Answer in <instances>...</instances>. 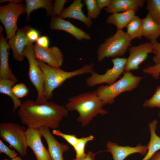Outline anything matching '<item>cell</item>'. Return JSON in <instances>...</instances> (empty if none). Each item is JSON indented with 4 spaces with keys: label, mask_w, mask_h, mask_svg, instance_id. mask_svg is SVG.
<instances>
[{
    "label": "cell",
    "mask_w": 160,
    "mask_h": 160,
    "mask_svg": "<svg viewBox=\"0 0 160 160\" xmlns=\"http://www.w3.org/2000/svg\"><path fill=\"white\" fill-rule=\"evenodd\" d=\"M31 27L26 26L18 29L15 35L8 42L12 49L13 58L16 60L21 62L23 60L25 56L24 49L27 46L33 44L28 38L26 33Z\"/></svg>",
    "instance_id": "cell-13"
},
{
    "label": "cell",
    "mask_w": 160,
    "mask_h": 160,
    "mask_svg": "<svg viewBox=\"0 0 160 160\" xmlns=\"http://www.w3.org/2000/svg\"><path fill=\"white\" fill-rule=\"evenodd\" d=\"M39 129L47 143L52 160H64L63 154L69 150V146L58 142L51 132L49 128L43 126Z\"/></svg>",
    "instance_id": "cell-14"
},
{
    "label": "cell",
    "mask_w": 160,
    "mask_h": 160,
    "mask_svg": "<svg viewBox=\"0 0 160 160\" xmlns=\"http://www.w3.org/2000/svg\"><path fill=\"white\" fill-rule=\"evenodd\" d=\"M0 153H3L11 159L17 157V153L14 150L10 149L2 141L0 140Z\"/></svg>",
    "instance_id": "cell-35"
},
{
    "label": "cell",
    "mask_w": 160,
    "mask_h": 160,
    "mask_svg": "<svg viewBox=\"0 0 160 160\" xmlns=\"http://www.w3.org/2000/svg\"><path fill=\"white\" fill-rule=\"evenodd\" d=\"M36 44L44 48H48L49 44L48 38L46 36H40L36 41Z\"/></svg>",
    "instance_id": "cell-37"
},
{
    "label": "cell",
    "mask_w": 160,
    "mask_h": 160,
    "mask_svg": "<svg viewBox=\"0 0 160 160\" xmlns=\"http://www.w3.org/2000/svg\"><path fill=\"white\" fill-rule=\"evenodd\" d=\"M26 143L33 151L36 160H52L48 150L41 141L42 135L39 129L27 128L25 131Z\"/></svg>",
    "instance_id": "cell-12"
},
{
    "label": "cell",
    "mask_w": 160,
    "mask_h": 160,
    "mask_svg": "<svg viewBox=\"0 0 160 160\" xmlns=\"http://www.w3.org/2000/svg\"><path fill=\"white\" fill-rule=\"evenodd\" d=\"M50 27L52 30L64 31L73 36L79 41L82 39L89 40L91 39L89 35L85 31L76 27L69 21L57 16L52 18Z\"/></svg>",
    "instance_id": "cell-16"
},
{
    "label": "cell",
    "mask_w": 160,
    "mask_h": 160,
    "mask_svg": "<svg viewBox=\"0 0 160 160\" xmlns=\"http://www.w3.org/2000/svg\"><path fill=\"white\" fill-rule=\"evenodd\" d=\"M100 151L96 153H94L91 151H88L87 153L85 156L83 158L79 159L77 160L75 158L72 160H95V156L97 154L99 153Z\"/></svg>",
    "instance_id": "cell-38"
},
{
    "label": "cell",
    "mask_w": 160,
    "mask_h": 160,
    "mask_svg": "<svg viewBox=\"0 0 160 160\" xmlns=\"http://www.w3.org/2000/svg\"><path fill=\"white\" fill-rule=\"evenodd\" d=\"M25 128L18 124L2 122L0 124V137L15 149L22 157L27 154Z\"/></svg>",
    "instance_id": "cell-6"
},
{
    "label": "cell",
    "mask_w": 160,
    "mask_h": 160,
    "mask_svg": "<svg viewBox=\"0 0 160 160\" xmlns=\"http://www.w3.org/2000/svg\"><path fill=\"white\" fill-rule=\"evenodd\" d=\"M149 160H160V150L155 153Z\"/></svg>",
    "instance_id": "cell-40"
},
{
    "label": "cell",
    "mask_w": 160,
    "mask_h": 160,
    "mask_svg": "<svg viewBox=\"0 0 160 160\" xmlns=\"http://www.w3.org/2000/svg\"><path fill=\"white\" fill-rule=\"evenodd\" d=\"M158 115L159 117L160 118V110L159 111L158 113Z\"/></svg>",
    "instance_id": "cell-43"
},
{
    "label": "cell",
    "mask_w": 160,
    "mask_h": 160,
    "mask_svg": "<svg viewBox=\"0 0 160 160\" xmlns=\"http://www.w3.org/2000/svg\"><path fill=\"white\" fill-rule=\"evenodd\" d=\"M37 61L43 73L44 95L47 101L52 97L54 90L68 79L76 76L91 73L94 71V64L93 63L84 65L77 70L67 71L60 68L53 67L42 62Z\"/></svg>",
    "instance_id": "cell-3"
},
{
    "label": "cell",
    "mask_w": 160,
    "mask_h": 160,
    "mask_svg": "<svg viewBox=\"0 0 160 160\" xmlns=\"http://www.w3.org/2000/svg\"><path fill=\"white\" fill-rule=\"evenodd\" d=\"M153 47L154 55L152 59L154 64L160 63V43L157 40L151 41Z\"/></svg>",
    "instance_id": "cell-34"
},
{
    "label": "cell",
    "mask_w": 160,
    "mask_h": 160,
    "mask_svg": "<svg viewBox=\"0 0 160 160\" xmlns=\"http://www.w3.org/2000/svg\"><path fill=\"white\" fill-rule=\"evenodd\" d=\"M111 0H96V1L99 9L101 10L104 7H108L110 4Z\"/></svg>",
    "instance_id": "cell-39"
},
{
    "label": "cell",
    "mask_w": 160,
    "mask_h": 160,
    "mask_svg": "<svg viewBox=\"0 0 160 160\" xmlns=\"http://www.w3.org/2000/svg\"><path fill=\"white\" fill-rule=\"evenodd\" d=\"M126 28V33L131 40L135 38L141 39L143 36L142 19L138 16H135Z\"/></svg>",
    "instance_id": "cell-25"
},
{
    "label": "cell",
    "mask_w": 160,
    "mask_h": 160,
    "mask_svg": "<svg viewBox=\"0 0 160 160\" xmlns=\"http://www.w3.org/2000/svg\"><path fill=\"white\" fill-rule=\"evenodd\" d=\"M136 12L129 10L119 13H116L108 16L106 21L107 24L115 25L117 30H122L135 17Z\"/></svg>",
    "instance_id": "cell-22"
},
{
    "label": "cell",
    "mask_w": 160,
    "mask_h": 160,
    "mask_svg": "<svg viewBox=\"0 0 160 160\" xmlns=\"http://www.w3.org/2000/svg\"><path fill=\"white\" fill-rule=\"evenodd\" d=\"M127 59L117 57L112 58L113 67L107 69L105 73L99 74L93 71L86 79V83L88 87L105 83L108 85L113 84L122 73L124 70Z\"/></svg>",
    "instance_id": "cell-9"
},
{
    "label": "cell",
    "mask_w": 160,
    "mask_h": 160,
    "mask_svg": "<svg viewBox=\"0 0 160 160\" xmlns=\"http://www.w3.org/2000/svg\"><path fill=\"white\" fill-rule=\"evenodd\" d=\"M12 90L15 95L19 99L26 96L29 92L28 88L22 83L15 84L13 86Z\"/></svg>",
    "instance_id": "cell-31"
},
{
    "label": "cell",
    "mask_w": 160,
    "mask_h": 160,
    "mask_svg": "<svg viewBox=\"0 0 160 160\" xmlns=\"http://www.w3.org/2000/svg\"><path fill=\"white\" fill-rule=\"evenodd\" d=\"M142 106L145 107H157L160 109V85L157 87L152 97L144 101Z\"/></svg>",
    "instance_id": "cell-29"
},
{
    "label": "cell",
    "mask_w": 160,
    "mask_h": 160,
    "mask_svg": "<svg viewBox=\"0 0 160 160\" xmlns=\"http://www.w3.org/2000/svg\"><path fill=\"white\" fill-rule=\"evenodd\" d=\"M68 100L65 106L66 109L68 112L75 111L78 113L77 121L82 127L87 126L97 115L104 116L108 113L103 108L105 105L96 90L71 97Z\"/></svg>",
    "instance_id": "cell-2"
},
{
    "label": "cell",
    "mask_w": 160,
    "mask_h": 160,
    "mask_svg": "<svg viewBox=\"0 0 160 160\" xmlns=\"http://www.w3.org/2000/svg\"><path fill=\"white\" fill-rule=\"evenodd\" d=\"M143 36L150 41L157 40L160 36V25L154 21L148 13L142 19Z\"/></svg>",
    "instance_id": "cell-21"
},
{
    "label": "cell",
    "mask_w": 160,
    "mask_h": 160,
    "mask_svg": "<svg viewBox=\"0 0 160 160\" xmlns=\"http://www.w3.org/2000/svg\"><path fill=\"white\" fill-rule=\"evenodd\" d=\"M158 123L156 119H154L149 124L150 138L147 145V151L142 160H149L155 153L160 150V137L156 133Z\"/></svg>",
    "instance_id": "cell-20"
},
{
    "label": "cell",
    "mask_w": 160,
    "mask_h": 160,
    "mask_svg": "<svg viewBox=\"0 0 160 160\" xmlns=\"http://www.w3.org/2000/svg\"><path fill=\"white\" fill-rule=\"evenodd\" d=\"M146 9L153 20L160 25V0H147Z\"/></svg>",
    "instance_id": "cell-27"
},
{
    "label": "cell",
    "mask_w": 160,
    "mask_h": 160,
    "mask_svg": "<svg viewBox=\"0 0 160 160\" xmlns=\"http://www.w3.org/2000/svg\"><path fill=\"white\" fill-rule=\"evenodd\" d=\"M34 54L36 59L54 68H60L63 62V56L57 46L44 48L36 44L33 45Z\"/></svg>",
    "instance_id": "cell-11"
},
{
    "label": "cell",
    "mask_w": 160,
    "mask_h": 160,
    "mask_svg": "<svg viewBox=\"0 0 160 160\" xmlns=\"http://www.w3.org/2000/svg\"><path fill=\"white\" fill-rule=\"evenodd\" d=\"M4 160H24L21 159L20 157L17 156L15 158L11 159H7L5 158Z\"/></svg>",
    "instance_id": "cell-42"
},
{
    "label": "cell",
    "mask_w": 160,
    "mask_h": 160,
    "mask_svg": "<svg viewBox=\"0 0 160 160\" xmlns=\"http://www.w3.org/2000/svg\"><path fill=\"white\" fill-rule=\"evenodd\" d=\"M53 3L50 0H26L25 1V13L27 14L26 21L30 20V15L34 10L40 8L46 9L48 15L51 17Z\"/></svg>",
    "instance_id": "cell-23"
},
{
    "label": "cell",
    "mask_w": 160,
    "mask_h": 160,
    "mask_svg": "<svg viewBox=\"0 0 160 160\" xmlns=\"http://www.w3.org/2000/svg\"><path fill=\"white\" fill-rule=\"evenodd\" d=\"M67 1L65 0H56L53 3L51 17H59L63 10L64 4Z\"/></svg>",
    "instance_id": "cell-32"
},
{
    "label": "cell",
    "mask_w": 160,
    "mask_h": 160,
    "mask_svg": "<svg viewBox=\"0 0 160 160\" xmlns=\"http://www.w3.org/2000/svg\"><path fill=\"white\" fill-rule=\"evenodd\" d=\"M25 6L22 3L9 2L0 7V20L4 25L7 39H11L18 29L17 22L19 17L25 13Z\"/></svg>",
    "instance_id": "cell-8"
},
{
    "label": "cell",
    "mask_w": 160,
    "mask_h": 160,
    "mask_svg": "<svg viewBox=\"0 0 160 160\" xmlns=\"http://www.w3.org/2000/svg\"><path fill=\"white\" fill-rule=\"evenodd\" d=\"M26 35L29 40L33 43L36 41L39 37V32L31 27L27 31Z\"/></svg>",
    "instance_id": "cell-36"
},
{
    "label": "cell",
    "mask_w": 160,
    "mask_h": 160,
    "mask_svg": "<svg viewBox=\"0 0 160 160\" xmlns=\"http://www.w3.org/2000/svg\"><path fill=\"white\" fill-rule=\"evenodd\" d=\"M22 0H0V3L4 2H9L15 3H22Z\"/></svg>",
    "instance_id": "cell-41"
},
{
    "label": "cell",
    "mask_w": 160,
    "mask_h": 160,
    "mask_svg": "<svg viewBox=\"0 0 160 160\" xmlns=\"http://www.w3.org/2000/svg\"><path fill=\"white\" fill-rule=\"evenodd\" d=\"M129 55L124 68L125 71L138 70L140 65L147 58L148 55L153 53V47L151 42L141 43L128 49Z\"/></svg>",
    "instance_id": "cell-10"
},
{
    "label": "cell",
    "mask_w": 160,
    "mask_h": 160,
    "mask_svg": "<svg viewBox=\"0 0 160 160\" xmlns=\"http://www.w3.org/2000/svg\"><path fill=\"white\" fill-rule=\"evenodd\" d=\"M131 40L126 32L117 30L113 36L105 39L99 45L97 51L98 62L105 58H114L124 55L131 46Z\"/></svg>",
    "instance_id": "cell-5"
},
{
    "label": "cell",
    "mask_w": 160,
    "mask_h": 160,
    "mask_svg": "<svg viewBox=\"0 0 160 160\" xmlns=\"http://www.w3.org/2000/svg\"><path fill=\"white\" fill-rule=\"evenodd\" d=\"M94 138V136L92 135L79 138L76 144L73 147L76 153V159H80L85 156L86 154L85 150L86 144L88 142L93 140Z\"/></svg>",
    "instance_id": "cell-26"
},
{
    "label": "cell",
    "mask_w": 160,
    "mask_h": 160,
    "mask_svg": "<svg viewBox=\"0 0 160 160\" xmlns=\"http://www.w3.org/2000/svg\"><path fill=\"white\" fill-rule=\"evenodd\" d=\"M145 2L144 0H112L104 10L107 13L112 14L130 10L136 12L143 7Z\"/></svg>",
    "instance_id": "cell-19"
},
{
    "label": "cell",
    "mask_w": 160,
    "mask_h": 160,
    "mask_svg": "<svg viewBox=\"0 0 160 160\" xmlns=\"http://www.w3.org/2000/svg\"><path fill=\"white\" fill-rule=\"evenodd\" d=\"M68 112L65 106L52 101L39 104L27 99L22 103L17 113L21 123L27 128L44 126L55 129L58 128Z\"/></svg>",
    "instance_id": "cell-1"
},
{
    "label": "cell",
    "mask_w": 160,
    "mask_h": 160,
    "mask_svg": "<svg viewBox=\"0 0 160 160\" xmlns=\"http://www.w3.org/2000/svg\"><path fill=\"white\" fill-rule=\"evenodd\" d=\"M16 82L9 79H0V93L7 95L11 98L13 104L12 111L14 113L18 108L20 107L22 103L12 91L13 87Z\"/></svg>",
    "instance_id": "cell-24"
},
{
    "label": "cell",
    "mask_w": 160,
    "mask_h": 160,
    "mask_svg": "<svg viewBox=\"0 0 160 160\" xmlns=\"http://www.w3.org/2000/svg\"><path fill=\"white\" fill-rule=\"evenodd\" d=\"M84 1L88 12L87 17L91 20L97 18L101 13V10L98 8L96 0Z\"/></svg>",
    "instance_id": "cell-28"
},
{
    "label": "cell",
    "mask_w": 160,
    "mask_h": 160,
    "mask_svg": "<svg viewBox=\"0 0 160 160\" xmlns=\"http://www.w3.org/2000/svg\"><path fill=\"white\" fill-rule=\"evenodd\" d=\"M7 39L1 33L0 35V79H8L18 81L9 68V55L10 49Z\"/></svg>",
    "instance_id": "cell-17"
},
{
    "label": "cell",
    "mask_w": 160,
    "mask_h": 160,
    "mask_svg": "<svg viewBox=\"0 0 160 160\" xmlns=\"http://www.w3.org/2000/svg\"><path fill=\"white\" fill-rule=\"evenodd\" d=\"M143 78L134 75L130 71H125L117 81L110 85H102L97 88L96 91L105 105L112 104L120 94L131 91L137 87Z\"/></svg>",
    "instance_id": "cell-4"
},
{
    "label": "cell",
    "mask_w": 160,
    "mask_h": 160,
    "mask_svg": "<svg viewBox=\"0 0 160 160\" xmlns=\"http://www.w3.org/2000/svg\"><path fill=\"white\" fill-rule=\"evenodd\" d=\"M24 55L28 62V74L30 80L37 92L35 101L39 104L45 103L48 101L46 99L44 95L43 74L34 57L33 44L26 47L24 50Z\"/></svg>",
    "instance_id": "cell-7"
},
{
    "label": "cell",
    "mask_w": 160,
    "mask_h": 160,
    "mask_svg": "<svg viewBox=\"0 0 160 160\" xmlns=\"http://www.w3.org/2000/svg\"><path fill=\"white\" fill-rule=\"evenodd\" d=\"M52 133L53 135L62 137L73 147L76 144L79 139L74 134H65L56 129H53Z\"/></svg>",
    "instance_id": "cell-30"
},
{
    "label": "cell",
    "mask_w": 160,
    "mask_h": 160,
    "mask_svg": "<svg viewBox=\"0 0 160 160\" xmlns=\"http://www.w3.org/2000/svg\"><path fill=\"white\" fill-rule=\"evenodd\" d=\"M83 5L81 0H74L68 7L63 9L59 17L62 19L68 18L78 20L83 23L87 28H90L93 22L83 12Z\"/></svg>",
    "instance_id": "cell-18"
},
{
    "label": "cell",
    "mask_w": 160,
    "mask_h": 160,
    "mask_svg": "<svg viewBox=\"0 0 160 160\" xmlns=\"http://www.w3.org/2000/svg\"><path fill=\"white\" fill-rule=\"evenodd\" d=\"M106 147V151L111 154L113 160H124L129 155L136 153L145 156L148 150L147 145L140 143L135 147L122 146L110 141L107 143Z\"/></svg>",
    "instance_id": "cell-15"
},
{
    "label": "cell",
    "mask_w": 160,
    "mask_h": 160,
    "mask_svg": "<svg viewBox=\"0 0 160 160\" xmlns=\"http://www.w3.org/2000/svg\"><path fill=\"white\" fill-rule=\"evenodd\" d=\"M143 72L150 75L155 79H157L160 76V63L154 64L143 68Z\"/></svg>",
    "instance_id": "cell-33"
}]
</instances>
